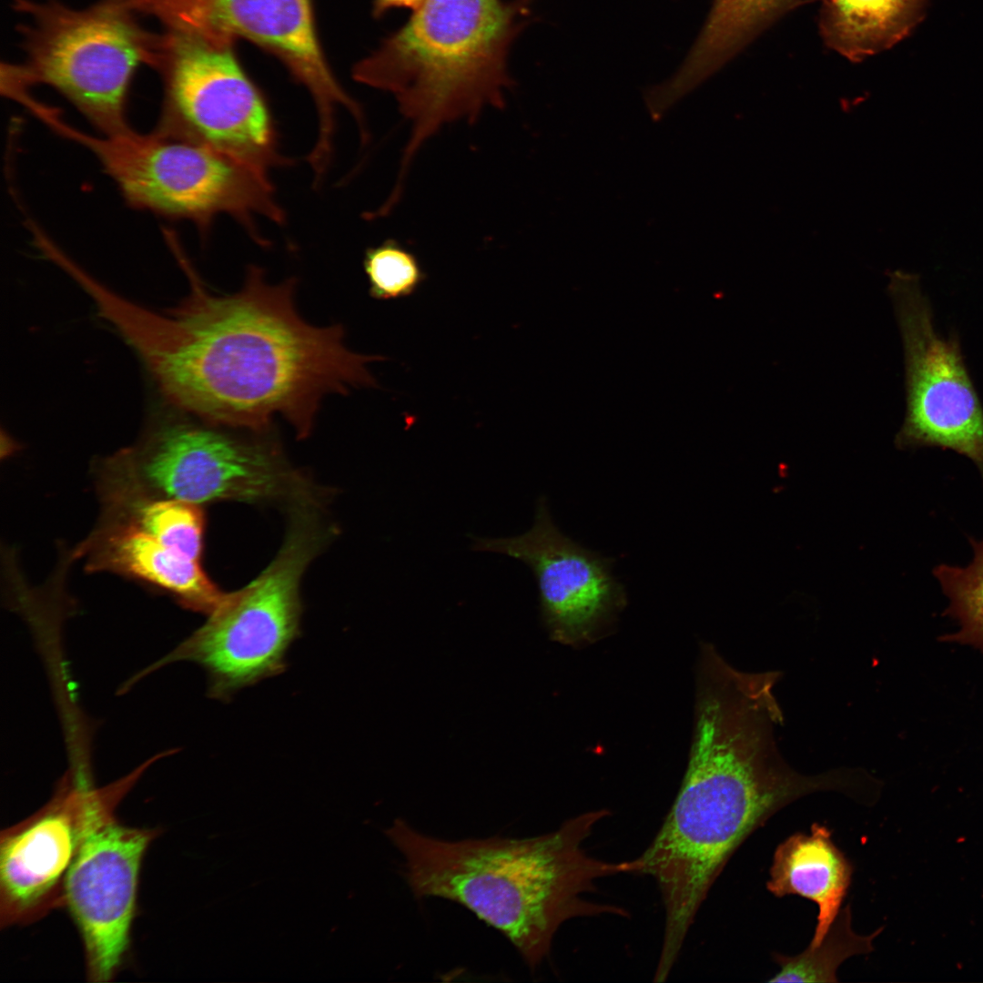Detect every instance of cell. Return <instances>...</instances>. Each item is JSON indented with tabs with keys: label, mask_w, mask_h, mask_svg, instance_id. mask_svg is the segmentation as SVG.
<instances>
[{
	"label": "cell",
	"mask_w": 983,
	"mask_h": 983,
	"mask_svg": "<svg viewBox=\"0 0 983 983\" xmlns=\"http://www.w3.org/2000/svg\"><path fill=\"white\" fill-rule=\"evenodd\" d=\"M177 306L157 312L107 287L96 315L123 338L169 405L206 424L255 431L281 416L299 438L311 431L329 394L373 387L367 364L383 360L349 350L341 325L309 324L295 306L297 279L268 281L248 266L239 290L203 282Z\"/></svg>",
	"instance_id": "6da1fadb"
},
{
	"label": "cell",
	"mask_w": 983,
	"mask_h": 983,
	"mask_svg": "<svg viewBox=\"0 0 983 983\" xmlns=\"http://www.w3.org/2000/svg\"><path fill=\"white\" fill-rule=\"evenodd\" d=\"M688 765L677 796L653 841L638 857L664 908L657 969L672 971L687 933L723 868L758 827L796 800L842 793L840 768L816 775L794 769L781 755L780 712L766 700L731 689L695 697Z\"/></svg>",
	"instance_id": "7a4b0ae2"
},
{
	"label": "cell",
	"mask_w": 983,
	"mask_h": 983,
	"mask_svg": "<svg viewBox=\"0 0 983 983\" xmlns=\"http://www.w3.org/2000/svg\"><path fill=\"white\" fill-rule=\"evenodd\" d=\"M609 815L605 809L589 811L550 833L525 838L443 840L402 818L386 835L403 858L402 875L416 898L463 906L502 933L534 969L549 956L566 921L627 914L588 897L599 879L638 874L641 866L638 858L611 862L584 849L595 826Z\"/></svg>",
	"instance_id": "3957f363"
},
{
	"label": "cell",
	"mask_w": 983,
	"mask_h": 983,
	"mask_svg": "<svg viewBox=\"0 0 983 983\" xmlns=\"http://www.w3.org/2000/svg\"><path fill=\"white\" fill-rule=\"evenodd\" d=\"M527 7L528 0H424L354 66V79L392 95L410 125L400 178L442 127L504 106L508 55Z\"/></svg>",
	"instance_id": "277c9868"
},
{
	"label": "cell",
	"mask_w": 983,
	"mask_h": 983,
	"mask_svg": "<svg viewBox=\"0 0 983 983\" xmlns=\"http://www.w3.org/2000/svg\"><path fill=\"white\" fill-rule=\"evenodd\" d=\"M31 112L94 153L133 207L190 220L204 237L214 218L227 214L257 243L264 239L257 218L279 225L286 220L265 169L157 128L147 135L129 127L98 137L70 126L57 109L41 102Z\"/></svg>",
	"instance_id": "5b68a950"
},
{
	"label": "cell",
	"mask_w": 983,
	"mask_h": 983,
	"mask_svg": "<svg viewBox=\"0 0 983 983\" xmlns=\"http://www.w3.org/2000/svg\"><path fill=\"white\" fill-rule=\"evenodd\" d=\"M14 7L27 17L20 27L25 60L3 65V80L50 86L102 134L129 128L131 81L141 65L155 68L161 35L140 26L123 0H101L83 9L15 0Z\"/></svg>",
	"instance_id": "8992f818"
},
{
	"label": "cell",
	"mask_w": 983,
	"mask_h": 983,
	"mask_svg": "<svg viewBox=\"0 0 983 983\" xmlns=\"http://www.w3.org/2000/svg\"><path fill=\"white\" fill-rule=\"evenodd\" d=\"M320 542L313 520L298 516L269 565L245 587L225 593L207 622L148 671L195 662L208 674L210 696L220 700L281 673L299 633L300 579Z\"/></svg>",
	"instance_id": "52a82bcc"
},
{
	"label": "cell",
	"mask_w": 983,
	"mask_h": 983,
	"mask_svg": "<svg viewBox=\"0 0 983 983\" xmlns=\"http://www.w3.org/2000/svg\"><path fill=\"white\" fill-rule=\"evenodd\" d=\"M106 466L104 494L114 502H261L284 496L295 483L269 447L175 417L152 423Z\"/></svg>",
	"instance_id": "ba28073f"
},
{
	"label": "cell",
	"mask_w": 983,
	"mask_h": 983,
	"mask_svg": "<svg viewBox=\"0 0 983 983\" xmlns=\"http://www.w3.org/2000/svg\"><path fill=\"white\" fill-rule=\"evenodd\" d=\"M166 31L157 64L164 99L157 129L269 171L290 165L279 150L269 104L234 49Z\"/></svg>",
	"instance_id": "9c48e42d"
},
{
	"label": "cell",
	"mask_w": 983,
	"mask_h": 983,
	"mask_svg": "<svg viewBox=\"0 0 983 983\" xmlns=\"http://www.w3.org/2000/svg\"><path fill=\"white\" fill-rule=\"evenodd\" d=\"M142 768L86 788L81 836L64 888V905L81 934L88 979L109 981L129 944L143 856L156 836L118 822L114 810Z\"/></svg>",
	"instance_id": "30bf717a"
},
{
	"label": "cell",
	"mask_w": 983,
	"mask_h": 983,
	"mask_svg": "<svg viewBox=\"0 0 983 983\" xmlns=\"http://www.w3.org/2000/svg\"><path fill=\"white\" fill-rule=\"evenodd\" d=\"M888 294L905 359L907 410L895 444L938 447L970 459L983 478V405L957 335L936 331L929 300L917 275L888 273Z\"/></svg>",
	"instance_id": "8fae6325"
},
{
	"label": "cell",
	"mask_w": 983,
	"mask_h": 983,
	"mask_svg": "<svg viewBox=\"0 0 983 983\" xmlns=\"http://www.w3.org/2000/svg\"><path fill=\"white\" fill-rule=\"evenodd\" d=\"M136 14L150 15L166 31L218 43L251 42L277 57L305 86L318 114L317 141L333 143L336 112L345 107L358 124L361 106L339 84L317 33L313 0H123Z\"/></svg>",
	"instance_id": "7c38bea8"
},
{
	"label": "cell",
	"mask_w": 983,
	"mask_h": 983,
	"mask_svg": "<svg viewBox=\"0 0 983 983\" xmlns=\"http://www.w3.org/2000/svg\"><path fill=\"white\" fill-rule=\"evenodd\" d=\"M474 549L509 555L526 563L539 588L542 620L552 638L565 644L593 640L626 604L613 560L562 533L544 497L532 527L507 538H477Z\"/></svg>",
	"instance_id": "4fadbf2b"
},
{
	"label": "cell",
	"mask_w": 983,
	"mask_h": 983,
	"mask_svg": "<svg viewBox=\"0 0 983 983\" xmlns=\"http://www.w3.org/2000/svg\"><path fill=\"white\" fill-rule=\"evenodd\" d=\"M88 785L66 775L46 806L2 831V927L35 921L64 905L66 877L81 836Z\"/></svg>",
	"instance_id": "5bb4252c"
},
{
	"label": "cell",
	"mask_w": 983,
	"mask_h": 983,
	"mask_svg": "<svg viewBox=\"0 0 983 983\" xmlns=\"http://www.w3.org/2000/svg\"><path fill=\"white\" fill-rule=\"evenodd\" d=\"M90 546L93 568L154 584L193 611L208 615L225 595L204 573L200 561L165 546L126 520L101 530Z\"/></svg>",
	"instance_id": "9a60e30c"
},
{
	"label": "cell",
	"mask_w": 983,
	"mask_h": 983,
	"mask_svg": "<svg viewBox=\"0 0 983 983\" xmlns=\"http://www.w3.org/2000/svg\"><path fill=\"white\" fill-rule=\"evenodd\" d=\"M853 866L834 844L831 830L813 824L810 835L796 833L775 849L767 889L775 897L798 895L818 907L809 947H816L836 918L848 891Z\"/></svg>",
	"instance_id": "2e32d148"
},
{
	"label": "cell",
	"mask_w": 983,
	"mask_h": 983,
	"mask_svg": "<svg viewBox=\"0 0 983 983\" xmlns=\"http://www.w3.org/2000/svg\"><path fill=\"white\" fill-rule=\"evenodd\" d=\"M932 0H824L826 43L859 61L897 44L924 19Z\"/></svg>",
	"instance_id": "e0dca14e"
},
{
	"label": "cell",
	"mask_w": 983,
	"mask_h": 983,
	"mask_svg": "<svg viewBox=\"0 0 983 983\" xmlns=\"http://www.w3.org/2000/svg\"><path fill=\"white\" fill-rule=\"evenodd\" d=\"M793 0H715L697 41L678 72L664 83L672 100L686 95Z\"/></svg>",
	"instance_id": "ac0fdd59"
},
{
	"label": "cell",
	"mask_w": 983,
	"mask_h": 983,
	"mask_svg": "<svg viewBox=\"0 0 983 983\" xmlns=\"http://www.w3.org/2000/svg\"><path fill=\"white\" fill-rule=\"evenodd\" d=\"M850 905L841 909L816 947L807 948L794 957L774 954L780 971L768 982H837L836 971L848 958L873 951V940L882 928L869 936H860L851 926Z\"/></svg>",
	"instance_id": "d6986e66"
},
{
	"label": "cell",
	"mask_w": 983,
	"mask_h": 983,
	"mask_svg": "<svg viewBox=\"0 0 983 983\" xmlns=\"http://www.w3.org/2000/svg\"><path fill=\"white\" fill-rule=\"evenodd\" d=\"M112 507L125 510L126 521L165 546L200 561L205 518L199 505L173 499H137Z\"/></svg>",
	"instance_id": "ffe728a7"
},
{
	"label": "cell",
	"mask_w": 983,
	"mask_h": 983,
	"mask_svg": "<svg viewBox=\"0 0 983 983\" xmlns=\"http://www.w3.org/2000/svg\"><path fill=\"white\" fill-rule=\"evenodd\" d=\"M973 548L972 562L966 567L939 564L933 569L942 591L949 600L944 612L960 624L956 633L939 639L969 644L983 652V539H969Z\"/></svg>",
	"instance_id": "44dd1931"
},
{
	"label": "cell",
	"mask_w": 983,
	"mask_h": 983,
	"mask_svg": "<svg viewBox=\"0 0 983 983\" xmlns=\"http://www.w3.org/2000/svg\"><path fill=\"white\" fill-rule=\"evenodd\" d=\"M363 269L370 295L380 300L410 296L426 279L417 257L394 238L368 248Z\"/></svg>",
	"instance_id": "7402d4cb"
},
{
	"label": "cell",
	"mask_w": 983,
	"mask_h": 983,
	"mask_svg": "<svg viewBox=\"0 0 983 983\" xmlns=\"http://www.w3.org/2000/svg\"><path fill=\"white\" fill-rule=\"evenodd\" d=\"M424 0H373L372 15L380 17L392 8H410L415 11Z\"/></svg>",
	"instance_id": "603a6c76"
}]
</instances>
